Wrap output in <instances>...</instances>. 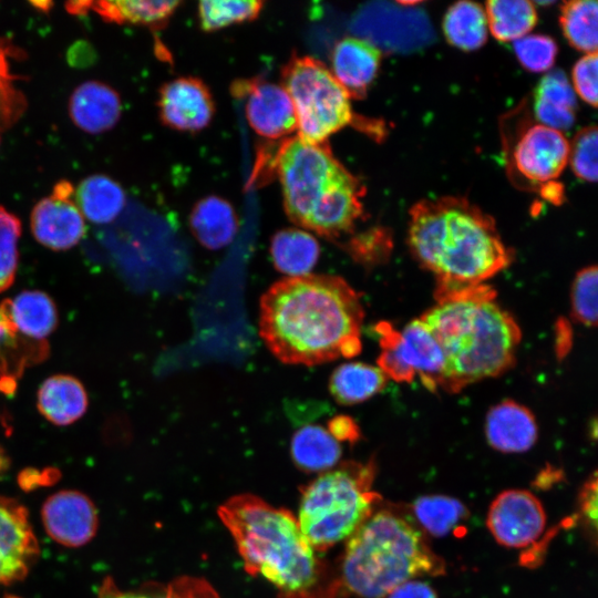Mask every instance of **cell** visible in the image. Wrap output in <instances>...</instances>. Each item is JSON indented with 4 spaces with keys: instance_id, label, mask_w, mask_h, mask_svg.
Returning a JSON list of instances; mask_svg holds the SVG:
<instances>
[{
    "instance_id": "cell-49",
    "label": "cell",
    "mask_w": 598,
    "mask_h": 598,
    "mask_svg": "<svg viewBox=\"0 0 598 598\" xmlns=\"http://www.w3.org/2000/svg\"><path fill=\"white\" fill-rule=\"evenodd\" d=\"M8 466V458L6 456V453L0 447V473H2Z\"/></svg>"
},
{
    "instance_id": "cell-38",
    "label": "cell",
    "mask_w": 598,
    "mask_h": 598,
    "mask_svg": "<svg viewBox=\"0 0 598 598\" xmlns=\"http://www.w3.org/2000/svg\"><path fill=\"white\" fill-rule=\"evenodd\" d=\"M597 267H585L575 277L570 303L574 320L586 326H597Z\"/></svg>"
},
{
    "instance_id": "cell-12",
    "label": "cell",
    "mask_w": 598,
    "mask_h": 598,
    "mask_svg": "<svg viewBox=\"0 0 598 598\" xmlns=\"http://www.w3.org/2000/svg\"><path fill=\"white\" fill-rule=\"evenodd\" d=\"M234 94L245 99L250 127L261 137L278 140L297 131L292 101L281 85L264 80L237 81Z\"/></svg>"
},
{
    "instance_id": "cell-2",
    "label": "cell",
    "mask_w": 598,
    "mask_h": 598,
    "mask_svg": "<svg viewBox=\"0 0 598 598\" xmlns=\"http://www.w3.org/2000/svg\"><path fill=\"white\" fill-rule=\"evenodd\" d=\"M409 215L408 244L436 278L435 297L483 285L512 262L493 217L464 197L421 199Z\"/></svg>"
},
{
    "instance_id": "cell-23",
    "label": "cell",
    "mask_w": 598,
    "mask_h": 598,
    "mask_svg": "<svg viewBox=\"0 0 598 598\" xmlns=\"http://www.w3.org/2000/svg\"><path fill=\"white\" fill-rule=\"evenodd\" d=\"M189 225L193 235L206 248L227 246L237 231V217L233 206L219 196H206L192 208Z\"/></svg>"
},
{
    "instance_id": "cell-6",
    "label": "cell",
    "mask_w": 598,
    "mask_h": 598,
    "mask_svg": "<svg viewBox=\"0 0 598 598\" xmlns=\"http://www.w3.org/2000/svg\"><path fill=\"white\" fill-rule=\"evenodd\" d=\"M374 473L373 462H344L303 488L297 520L315 551L348 539L373 513L380 499L371 489Z\"/></svg>"
},
{
    "instance_id": "cell-45",
    "label": "cell",
    "mask_w": 598,
    "mask_h": 598,
    "mask_svg": "<svg viewBox=\"0 0 598 598\" xmlns=\"http://www.w3.org/2000/svg\"><path fill=\"white\" fill-rule=\"evenodd\" d=\"M386 598H437V594L429 582L411 579L394 588Z\"/></svg>"
},
{
    "instance_id": "cell-13",
    "label": "cell",
    "mask_w": 598,
    "mask_h": 598,
    "mask_svg": "<svg viewBox=\"0 0 598 598\" xmlns=\"http://www.w3.org/2000/svg\"><path fill=\"white\" fill-rule=\"evenodd\" d=\"M73 193L68 182L60 183L51 196L34 206L31 213V230L43 246L66 250L84 237L86 225L74 203Z\"/></svg>"
},
{
    "instance_id": "cell-10",
    "label": "cell",
    "mask_w": 598,
    "mask_h": 598,
    "mask_svg": "<svg viewBox=\"0 0 598 598\" xmlns=\"http://www.w3.org/2000/svg\"><path fill=\"white\" fill-rule=\"evenodd\" d=\"M486 524L502 546L524 548L544 533L546 514L543 504L532 492L506 489L492 502Z\"/></svg>"
},
{
    "instance_id": "cell-22",
    "label": "cell",
    "mask_w": 598,
    "mask_h": 598,
    "mask_svg": "<svg viewBox=\"0 0 598 598\" xmlns=\"http://www.w3.org/2000/svg\"><path fill=\"white\" fill-rule=\"evenodd\" d=\"M40 413L55 425H69L86 411L87 394L81 382L65 374L48 378L38 391Z\"/></svg>"
},
{
    "instance_id": "cell-15",
    "label": "cell",
    "mask_w": 598,
    "mask_h": 598,
    "mask_svg": "<svg viewBox=\"0 0 598 598\" xmlns=\"http://www.w3.org/2000/svg\"><path fill=\"white\" fill-rule=\"evenodd\" d=\"M39 554L25 508L0 496V585L24 577Z\"/></svg>"
},
{
    "instance_id": "cell-26",
    "label": "cell",
    "mask_w": 598,
    "mask_h": 598,
    "mask_svg": "<svg viewBox=\"0 0 598 598\" xmlns=\"http://www.w3.org/2000/svg\"><path fill=\"white\" fill-rule=\"evenodd\" d=\"M290 454L299 470L308 473L327 472L337 466L342 448L327 429L305 425L293 434Z\"/></svg>"
},
{
    "instance_id": "cell-25",
    "label": "cell",
    "mask_w": 598,
    "mask_h": 598,
    "mask_svg": "<svg viewBox=\"0 0 598 598\" xmlns=\"http://www.w3.org/2000/svg\"><path fill=\"white\" fill-rule=\"evenodd\" d=\"M270 255L275 267L290 277L308 275L320 256L317 239L308 231L286 228L277 231L270 243Z\"/></svg>"
},
{
    "instance_id": "cell-31",
    "label": "cell",
    "mask_w": 598,
    "mask_h": 598,
    "mask_svg": "<svg viewBox=\"0 0 598 598\" xmlns=\"http://www.w3.org/2000/svg\"><path fill=\"white\" fill-rule=\"evenodd\" d=\"M484 10L491 33L503 42L525 37L537 22L536 8L526 0H491Z\"/></svg>"
},
{
    "instance_id": "cell-48",
    "label": "cell",
    "mask_w": 598,
    "mask_h": 598,
    "mask_svg": "<svg viewBox=\"0 0 598 598\" xmlns=\"http://www.w3.org/2000/svg\"><path fill=\"white\" fill-rule=\"evenodd\" d=\"M14 339L16 336L10 332L7 323L0 315V348L4 346H12Z\"/></svg>"
},
{
    "instance_id": "cell-14",
    "label": "cell",
    "mask_w": 598,
    "mask_h": 598,
    "mask_svg": "<svg viewBox=\"0 0 598 598\" xmlns=\"http://www.w3.org/2000/svg\"><path fill=\"white\" fill-rule=\"evenodd\" d=\"M158 109L165 125L192 133L205 128L215 114V103L208 86L194 76H181L166 82L159 90Z\"/></svg>"
},
{
    "instance_id": "cell-39",
    "label": "cell",
    "mask_w": 598,
    "mask_h": 598,
    "mask_svg": "<svg viewBox=\"0 0 598 598\" xmlns=\"http://www.w3.org/2000/svg\"><path fill=\"white\" fill-rule=\"evenodd\" d=\"M20 220L0 206V292L13 282L18 268Z\"/></svg>"
},
{
    "instance_id": "cell-18",
    "label": "cell",
    "mask_w": 598,
    "mask_h": 598,
    "mask_svg": "<svg viewBox=\"0 0 598 598\" xmlns=\"http://www.w3.org/2000/svg\"><path fill=\"white\" fill-rule=\"evenodd\" d=\"M485 436L496 451L523 453L536 443L538 427L529 409L513 400H504L486 414Z\"/></svg>"
},
{
    "instance_id": "cell-43",
    "label": "cell",
    "mask_w": 598,
    "mask_h": 598,
    "mask_svg": "<svg viewBox=\"0 0 598 598\" xmlns=\"http://www.w3.org/2000/svg\"><path fill=\"white\" fill-rule=\"evenodd\" d=\"M579 515L586 532L596 539L597 532V475L596 472L582 486L579 495Z\"/></svg>"
},
{
    "instance_id": "cell-27",
    "label": "cell",
    "mask_w": 598,
    "mask_h": 598,
    "mask_svg": "<svg viewBox=\"0 0 598 598\" xmlns=\"http://www.w3.org/2000/svg\"><path fill=\"white\" fill-rule=\"evenodd\" d=\"M384 373L374 365L349 362L339 365L329 380V391L340 404L352 405L367 401L384 389Z\"/></svg>"
},
{
    "instance_id": "cell-30",
    "label": "cell",
    "mask_w": 598,
    "mask_h": 598,
    "mask_svg": "<svg viewBox=\"0 0 598 598\" xmlns=\"http://www.w3.org/2000/svg\"><path fill=\"white\" fill-rule=\"evenodd\" d=\"M443 31L450 44L473 51L481 48L487 39L485 10L472 1H458L451 6L443 20Z\"/></svg>"
},
{
    "instance_id": "cell-9",
    "label": "cell",
    "mask_w": 598,
    "mask_h": 598,
    "mask_svg": "<svg viewBox=\"0 0 598 598\" xmlns=\"http://www.w3.org/2000/svg\"><path fill=\"white\" fill-rule=\"evenodd\" d=\"M569 157V143L557 130L533 124L523 126L508 152L509 175L519 186L540 190L555 183Z\"/></svg>"
},
{
    "instance_id": "cell-33",
    "label": "cell",
    "mask_w": 598,
    "mask_h": 598,
    "mask_svg": "<svg viewBox=\"0 0 598 598\" xmlns=\"http://www.w3.org/2000/svg\"><path fill=\"white\" fill-rule=\"evenodd\" d=\"M412 512L421 527L435 537L456 532L470 515L463 503L445 495L421 496L414 501Z\"/></svg>"
},
{
    "instance_id": "cell-50",
    "label": "cell",
    "mask_w": 598,
    "mask_h": 598,
    "mask_svg": "<svg viewBox=\"0 0 598 598\" xmlns=\"http://www.w3.org/2000/svg\"><path fill=\"white\" fill-rule=\"evenodd\" d=\"M4 598H19V597L8 595V596H6Z\"/></svg>"
},
{
    "instance_id": "cell-36",
    "label": "cell",
    "mask_w": 598,
    "mask_h": 598,
    "mask_svg": "<svg viewBox=\"0 0 598 598\" xmlns=\"http://www.w3.org/2000/svg\"><path fill=\"white\" fill-rule=\"evenodd\" d=\"M261 1H200L198 18L203 30L215 31L234 23L245 22L258 17Z\"/></svg>"
},
{
    "instance_id": "cell-34",
    "label": "cell",
    "mask_w": 598,
    "mask_h": 598,
    "mask_svg": "<svg viewBox=\"0 0 598 598\" xmlns=\"http://www.w3.org/2000/svg\"><path fill=\"white\" fill-rule=\"evenodd\" d=\"M598 4L595 0H574L561 8L560 24L568 42L586 54L597 52Z\"/></svg>"
},
{
    "instance_id": "cell-1",
    "label": "cell",
    "mask_w": 598,
    "mask_h": 598,
    "mask_svg": "<svg viewBox=\"0 0 598 598\" xmlns=\"http://www.w3.org/2000/svg\"><path fill=\"white\" fill-rule=\"evenodd\" d=\"M363 318L360 295L343 278L287 277L262 295L259 331L279 361L311 367L359 354Z\"/></svg>"
},
{
    "instance_id": "cell-5",
    "label": "cell",
    "mask_w": 598,
    "mask_h": 598,
    "mask_svg": "<svg viewBox=\"0 0 598 598\" xmlns=\"http://www.w3.org/2000/svg\"><path fill=\"white\" fill-rule=\"evenodd\" d=\"M445 565L424 534L403 516L380 509L348 538L340 563L338 594L355 598H386L417 576L443 575Z\"/></svg>"
},
{
    "instance_id": "cell-28",
    "label": "cell",
    "mask_w": 598,
    "mask_h": 598,
    "mask_svg": "<svg viewBox=\"0 0 598 598\" xmlns=\"http://www.w3.org/2000/svg\"><path fill=\"white\" fill-rule=\"evenodd\" d=\"M73 199L83 217L96 224H105L122 212L125 193L112 178L93 175L79 184Z\"/></svg>"
},
{
    "instance_id": "cell-47",
    "label": "cell",
    "mask_w": 598,
    "mask_h": 598,
    "mask_svg": "<svg viewBox=\"0 0 598 598\" xmlns=\"http://www.w3.org/2000/svg\"><path fill=\"white\" fill-rule=\"evenodd\" d=\"M568 326L565 323V321H561V327H558V330L560 333H558L559 341L557 342V353L558 355H565L569 349V346L566 343V340L570 342V332L565 334V332L568 330Z\"/></svg>"
},
{
    "instance_id": "cell-37",
    "label": "cell",
    "mask_w": 598,
    "mask_h": 598,
    "mask_svg": "<svg viewBox=\"0 0 598 598\" xmlns=\"http://www.w3.org/2000/svg\"><path fill=\"white\" fill-rule=\"evenodd\" d=\"M393 247L391 233L384 227H372L352 235L343 244V249L358 264L373 267L383 264Z\"/></svg>"
},
{
    "instance_id": "cell-7",
    "label": "cell",
    "mask_w": 598,
    "mask_h": 598,
    "mask_svg": "<svg viewBox=\"0 0 598 598\" xmlns=\"http://www.w3.org/2000/svg\"><path fill=\"white\" fill-rule=\"evenodd\" d=\"M282 87L290 96L298 137L324 143L353 120L350 95L330 70L309 55L292 56L281 72Z\"/></svg>"
},
{
    "instance_id": "cell-3",
    "label": "cell",
    "mask_w": 598,
    "mask_h": 598,
    "mask_svg": "<svg viewBox=\"0 0 598 598\" xmlns=\"http://www.w3.org/2000/svg\"><path fill=\"white\" fill-rule=\"evenodd\" d=\"M495 296L485 283L452 291L420 317L444 354L442 390L457 393L514 365L522 332Z\"/></svg>"
},
{
    "instance_id": "cell-8",
    "label": "cell",
    "mask_w": 598,
    "mask_h": 598,
    "mask_svg": "<svg viewBox=\"0 0 598 598\" xmlns=\"http://www.w3.org/2000/svg\"><path fill=\"white\" fill-rule=\"evenodd\" d=\"M288 217L302 227L310 209L344 167L324 143H309L298 136L285 140L275 157Z\"/></svg>"
},
{
    "instance_id": "cell-41",
    "label": "cell",
    "mask_w": 598,
    "mask_h": 598,
    "mask_svg": "<svg viewBox=\"0 0 598 598\" xmlns=\"http://www.w3.org/2000/svg\"><path fill=\"white\" fill-rule=\"evenodd\" d=\"M598 132L596 126L582 128L569 145L568 162L577 177L586 182L597 179Z\"/></svg>"
},
{
    "instance_id": "cell-11",
    "label": "cell",
    "mask_w": 598,
    "mask_h": 598,
    "mask_svg": "<svg viewBox=\"0 0 598 598\" xmlns=\"http://www.w3.org/2000/svg\"><path fill=\"white\" fill-rule=\"evenodd\" d=\"M362 196V185L344 168L318 197L302 227L328 239L352 234L363 214Z\"/></svg>"
},
{
    "instance_id": "cell-40",
    "label": "cell",
    "mask_w": 598,
    "mask_h": 598,
    "mask_svg": "<svg viewBox=\"0 0 598 598\" xmlns=\"http://www.w3.org/2000/svg\"><path fill=\"white\" fill-rule=\"evenodd\" d=\"M519 63L528 71H548L557 55V44L548 35L530 34L514 41Z\"/></svg>"
},
{
    "instance_id": "cell-17",
    "label": "cell",
    "mask_w": 598,
    "mask_h": 598,
    "mask_svg": "<svg viewBox=\"0 0 598 598\" xmlns=\"http://www.w3.org/2000/svg\"><path fill=\"white\" fill-rule=\"evenodd\" d=\"M380 63V50L359 38H343L336 43L331 53V73L350 97L365 95L378 74Z\"/></svg>"
},
{
    "instance_id": "cell-32",
    "label": "cell",
    "mask_w": 598,
    "mask_h": 598,
    "mask_svg": "<svg viewBox=\"0 0 598 598\" xmlns=\"http://www.w3.org/2000/svg\"><path fill=\"white\" fill-rule=\"evenodd\" d=\"M97 598H219L203 578L184 576L168 584H148L137 590L120 589L112 578L104 579Z\"/></svg>"
},
{
    "instance_id": "cell-16",
    "label": "cell",
    "mask_w": 598,
    "mask_h": 598,
    "mask_svg": "<svg viewBox=\"0 0 598 598\" xmlns=\"http://www.w3.org/2000/svg\"><path fill=\"white\" fill-rule=\"evenodd\" d=\"M42 520L55 542L78 547L90 542L97 528V513L89 497L76 491H61L43 504Z\"/></svg>"
},
{
    "instance_id": "cell-44",
    "label": "cell",
    "mask_w": 598,
    "mask_h": 598,
    "mask_svg": "<svg viewBox=\"0 0 598 598\" xmlns=\"http://www.w3.org/2000/svg\"><path fill=\"white\" fill-rule=\"evenodd\" d=\"M328 432L340 443H354L360 439V429L348 415H336L328 421Z\"/></svg>"
},
{
    "instance_id": "cell-24",
    "label": "cell",
    "mask_w": 598,
    "mask_h": 598,
    "mask_svg": "<svg viewBox=\"0 0 598 598\" xmlns=\"http://www.w3.org/2000/svg\"><path fill=\"white\" fill-rule=\"evenodd\" d=\"M576 105L575 91L561 71L548 72L538 83L534 110L539 124L560 132L571 127Z\"/></svg>"
},
{
    "instance_id": "cell-21",
    "label": "cell",
    "mask_w": 598,
    "mask_h": 598,
    "mask_svg": "<svg viewBox=\"0 0 598 598\" xmlns=\"http://www.w3.org/2000/svg\"><path fill=\"white\" fill-rule=\"evenodd\" d=\"M410 365L430 391L441 389L445 360L443 351L429 328L413 319L400 331Z\"/></svg>"
},
{
    "instance_id": "cell-46",
    "label": "cell",
    "mask_w": 598,
    "mask_h": 598,
    "mask_svg": "<svg viewBox=\"0 0 598 598\" xmlns=\"http://www.w3.org/2000/svg\"><path fill=\"white\" fill-rule=\"evenodd\" d=\"M11 80L12 76L9 73L7 52L3 44L0 43V94H4L10 90Z\"/></svg>"
},
{
    "instance_id": "cell-4",
    "label": "cell",
    "mask_w": 598,
    "mask_h": 598,
    "mask_svg": "<svg viewBox=\"0 0 598 598\" xmlns=\"http://www.w3.org/2000/svg\"><path fill=\"white\" fill-rule=\"evenodd\" d=\"M218 516L246 571L268 580L279 598H332L338 594L291 512L241 494L219 506Z\"/></svg>"
},
{
    "instance_id": "cell-42",
    "label": "cell",
    "mask_w": 598,
    "mask_h": 598,
    "mask_svg": "<svg viewBox=\"0 0 598 598\" xmlns=\"http://www.w3.org/2000/svg\"><path fill=\"white\" fill-rule=\"evenodd\" d=\"M597 52L585 54L573 69L574 91L591 106L597 105Z\"/></svg>"
},
{
    "instance_id": "cell-29",
    "label": "cell",
    "mask_w": 598,
    "mask_h": 598,
    "mask_svg": "<svg viewBox=\"0 0 598 598\" xmlns=\"http://www.w3.org/2000/svg\"><path fill=\"white\" fill-rule=\"evenodd\" d=\"M179 4L178 1H97L72 2L69 10L73 12L92 9L102 18L113 22L159 25L167 20Z\"/></svg>"
},
{
    "instance_id": "cell-20",
    "label": "cell",
    "mask_w": 598,
    "mask_h": 598,
    "mask_svg": "<svg viewBox=\"0 0 598 598\" xmlns=\"http://www.w3.org/2000/svg\"><path fill=\"white\" fill-rule=\"evenodd\" d=\"M0 315L13 336L41 340L56 327L58 315L53 300L42 291H23L0 305Z\"/></svg>"
},
{
    "instance_id": "cell-19",
    "label": "cell",
    "mask_w": 598,
    "mask_h": 598,
    "mask_svg": "<svg viewBox=\"0 0 598 598\" xmlns=\"http://www.w3.org/2000/svg\"><path fill=\"white\" fill-rule=\"evenodd\" d=\"M70 116L82 131L97 134L112 128L121 115L118 94L110 86L87 81L78 86L69 103Z\"/></svg>"
},
{
    "instance_id": "cell-35",
    "label": "cell",
    "mask_w": 598,
    "mask_h": 598,
    "mask_svg": "<svg viewBox=\"0 0 598 598\" xmlns=\"http://www.w3.org/2000/svg\"><path fill=\"white\" fill-rule=\"evenodd\" d=\"M375 331L380 336L381 347V353L377 360L378 368L388 379L411 382L416 374L408 361L401 332L386 321L379 322Z\"/></svg>"
}]
</instances>
